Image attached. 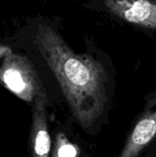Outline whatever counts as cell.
<instances>
[{
	"instance_id": "obj_4",
	"label": "cell",
	"mask_w": 156,
	"mask_h": 157,
	"mask_svg": "<svg viewBox=\"0 0 156 157\" xmlns=\"http://www.w3.org/2000/svg\"><path fill=\"white\" fill-rule=\"evenodd\" d=\"M105 6L122 19L156 29V2L154 0H104Z\"/></svg>"
},
{
	"instance_id": "obj_1",
	"label": "cell",
	"mask_w": 156,
	"mask_h": 157,
	"mask_svg": "<svg viewBox=\"0 0 156 157\" xmlns=\"http://www.w3.org/2000/svg\"><path fill=\"white\" fill-rule=\"evenodd\" d=\"M35 42L55 75L71 111L86 130L102 117L108 103V75L103 65L74 52L51 27H38Z\"/></svg>"
},
{
	"instance_id": "obj_7",
	"label": "cell",
	"mask_w": 156,
	"mask_h": 157,
	"mask_svg": "<svg viewBox=\"0 0 156 157\" xmlns=\"http://www.w3.org/2000/svg\"><path fill=\"white\" fill-rule=\"evenodd\" d=\"M13 52L11 48H9L8 46H6V45H0V59L4 58L5 56H6L7 54Z\"/></svg>"
},
{
	"instance_id": "obj_2",
	"label": "cell",
	"mask_w": 156,
	"mask_h": 157,
	"mask_svg": "<svg viewBox=\"0 0 156 157\" xmlns=\"http://www.w3.org/2000/svg\"><path fill=\"white\" fill-rule=\"evenodd\" d=\"M0 84L21 100L30 103L45 94L42 82L30 60L11 52L0 64Z\"/></svg>"
},
{
	"instance_id": "obj_3",
	"label": "cell",
	"mask_w": 156,
	"mask_h": 157,
	"mask_svg": "<svg viewBox=\"0 0 156 157\" xmlns=\"http://www.w3.org/2000/svg\"><path fill=\"white\" fill-rule=\"evenodd\" d=\"M156 138V93L147 101L119 157H138Z\"/></svg>"
},
{
	"instance_id": "obj_5",
	"label": "cell",
	"mask_w": 156,
	"mask_h": 157,
	"mask_svg": "<svg viewBox=\"0 0 156 157\" xmlns=\"http://www.w3.org/2000/svg\"><path fill=\"white\" fill-rule=\"evenodd\" d=\"M46 107V93L40 95L33 101L30 132L33 157H50L51 137L48 130Z\"/></svg>"
},
{
	"instance_id": "obj_6",
	"label": "cell",
	"mask_w": 156,
	"mask_h": 157,
	"mask_svg": "<svg viewBox=\"0 0 156 157\" xmlns=\"http://www.w3.org/2000/svg\"><path fill=\"white\" fill-rule=\"evenodd\" d=\"M78 147L71 143L63 132H58L55 137L51 157H78Z\"/></svg>"
}]
</instances>
